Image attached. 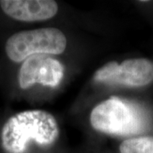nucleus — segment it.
<instances>
[{"label": "nucleus", "instance_id": "f257e3e1", "mask_svg": "<svg viewBox=\"0 0 153 153\" xmlns=\"http://www.w3.org/2000/svg\"><path fill=\"white\" fill-rule=\"evenodd\" d=\"M90 122L98 131L130 136L148 131L152 125V117L142 105L128 100L111 98L92 111Z\"/></svg>", "mask_w": 153, "mask_h": 153}, {"label": "nucleus", "instance_id": "f03ea898", "mask_svg": "<svg viewBox=\"0 0 153 153\" xmlns=\"http://www.w3.org/2000/svg\"><path fill=\"white\" fill-rule=\"evenodd\" d=\"M59 128L55 117L41 110L22 111L11 117L3 128L2 144L9 153H24L30 141L49 146L55 141Z\"/></svg>", "mask_w": 153, "mask_h": 153}, {"label": "nucleus", "instance_id": "7ed1b4c3", "mask_svg": "<svg viewBox=\"0 0 153 153\" xmlns=\"http://www.w3.org/2000/svg\"><path fill=\"white\" fill-rule=\"evenodd\" d=\"M66 47V38L56 28L23 31L12 35L6 42V54L11 60L21 62L35 55H59Z\"/></svg>", "mask_w": 153, "mask_h": 153}, {"label": "nucleus", "instance_id": "20e7f679", "mask_svg": "<svg viewBox=\"0 0 153 153\" xmlns=\"http://www.w3.org/2000/svg\"><path fill=\"white\" fill-rule=\"evenodd\" d=\"M98 82L141 87L153 81V63L146 59H130L123 63L110 62L97 71Z\"/></svg>", "mask_w": 153, "mask_h": 153}, {"label": "nucleus", "instance_id": "39448f33", "mask_svg": "<svg viewBox=\"0 0 153 153\" xmlns=\"http://www.w3.org/2000/svg\"><path fill=\"white\" fill-rule=\"evenodd\" d=\"M64 68L60 61L47 55H35L25 60L19 71L20 87L26 89L35 83L55 87L62 80Z\"/></svg>", "mask_w": 153, "mask_h": 153}, {"label": "nucleus", "instance_id": "423d86ee", "mask_svg": "<svg viewBox=\"0 0 153 153\" xmlns=\"http://www.w3.org/2000/svg\"><path fill=\"white\" fill-rule=\"evenodd\" d=\"M0 6L7 16L22 22L44 21L58 11L56 2L51 0H2Z\"/></svg>", "mask_w": 153, "mask_h": 153}, {"label": "nucleus", "instance_id": "0eeeda50", "mask_svg": "<svg viewBox=\"0 0 153 153\" xmlns=\"http://www.w3.org/2000/svg\"><path fill=\"white\" fill-rule=\"evenodd\" d=\"M121 153H153V137H139L124 140L120 146Z\"/></svg>", "mask_w": 153, "mask_h": 153}]
</instances>
